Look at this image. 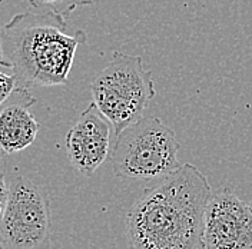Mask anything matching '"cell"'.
Returning <instances> with one entry per match:
<instances>
[{"mask_svg": "<svg viewBox=\"0 0 252 249\" xmlns=\"http://www.w3.org/2000/svg\"><path fill=\"white\" fill-rule=\"evenodd\" d=\"M175 130L159 118H141L116 135L112 168L126 179H163L181 168Z\"/></svg>", "mask_w": 252, "mask_h": 249, "instance_id": "obj_4", "label": "cell"}, {"mask_svg": "<svg viewBox=\"0 0 252 249\" xmlns=\"http://www.w3.org/2000/svg\"><path fill=\"white\" fill-rule=\"evenodd\" d=\"M110 121L92 102L83 110L64 140L70 165L91 176L106 160L110 151Z\"/></svg>", "mask_w": 252, "mask_h": 249, "instance_id": "obj_7", "label": "cell"}, {"mask_svg": "<svg viewBox=\"0 0 252 249\" xmlns=\"http://www.w3.org/2000/svg\"><path fill=\"white\" fill-rule=\"evenodd\" d=\"M205 249H252V206L231 189L214 193L205 211Z\"/></svg>", "mask_w": 252, "mask_h": 249, "instance_id": "obj_6", "label": "cell"}, {"mask_svg": "<svg viewBox=\"0 0 252 249\" xmlns=\"http://www.w3.org/2000/svg\"><path fill=\"white\" fill-rule=\"evenodd\" d=\"M16 88H17V82L15 76L0 72V109L10 99Z\"/></svg>", "mask_w": 252, "mask_h": 249, "instance_id": "obj_10", "label": "cell"}, {"mask_svg": "<svg viewBox=\"0 0 252 249\" xmlns=\"http://www.w3.org/2000/svg\"><path fill=\"white\" fill-rule=\"evenodd\" d=\"M85 42L86 33L70 31L61 15L32 9L0 26V66L12 72L19 88L64 86Z\"/></svg>", "mask_w": 252, "mask_h": 249, "instance_id": "obj_2", "label": "cell"}, {"mask_svg": "<svg viewBox=\"0 0 252 249\" xmlns=\"http://www.w3.org/2000/svg\"><path fill=\"white\" fill-rule=\"evenodd\" d=\"M94 3V0H29L32 9L50 10L64 19H67V16L80 6H89Z\"/></svg>", "mask_w": 252, "mask_h": 249, "instance_id": "obj_9", "label": "cell"}, {"mask_svg": "<svg viewBox=\"0 0 252 249\" xmlns=\"http://www.w3.org/2000/svg\"><path fill=\"white\" fill-rule=\"evenodd\" d=\"M6 175L0 173V219L3 217V212L6 209V203L9 198V184L6 182Z\"/></svg>", "mask_w": 252, "mask_h": 249, "instance_id": "obj_11", "label": "cell"}, {"mask_svg": "<svg viewBox=\"0 0 252 249\" xmlns=\"http://www.w3.org/2000/svg\"><path fill=\"white\" fill-rule=\"evenodd\" d=\"M91 92L96 106L113 126L115 136L139 121L157 94L152 75L141 56L121 50H115L108 66L94 76Z\"/></svg>", "mask_w": 252, "mask_h": 249, "instance_id": "obj_3", "label": "cell"}, {"mask_svg": "<svg viewBox=\"0 0 252 249\" xmlns=\"http://www.w3.org/2000/svg\"><path fill=\"white\" fill-rule=\"evenodd\" d=\"M36 97L28 88H16L10 99L0 109V149L16 154L29 148L36 140L40 124L32 115Z\"/></svg>", "mask_w": 252, "mask_h": 249, "instance_id": "obj_8", "label": "cell"}, {"mask_svg": "<svg viewBox=\"0 0 252 249\" xmlns=\"http://www.w3.org/2000/svg\"><path fill=\"white\" fill-rule=\"evenodd\" d=\"M52 214L47 189L26 176L9 181V198L0 219V238L9 249H49Z\"/></svg>", "mask_w": 252, "mask_h": 249, "instance_id": "obj_5", "label": "cell"}, {"mask_svg": "<svg viewBox=\"0 0 252 249\" xmlns=\"http://www.w3.org/2000/svg\"><path fill=\"white\" fill-rule=\"evenodd\" d=\"M211 185L192 163L160 179L126 217L129 249H205V211Z\"/></svg>", "mask_w": 252, "mask_h": 249, "instance_id": "obj_1", "label": "cell"}, {"mask_svg": "<svg viewBox=\"0 0 252 249\" xmlns=\"http://www.w3.org/2000/svg\"><path fill=\"white\" fill-rule=\"evenodd\" d=\"M0 249H9L7 247H6V244L3 242V239L0 238Z\"/></svg>", "mask_w": 252, "mask_h": 249, "instance_id": "obj_12", "label": "cell"}]
</instances>
